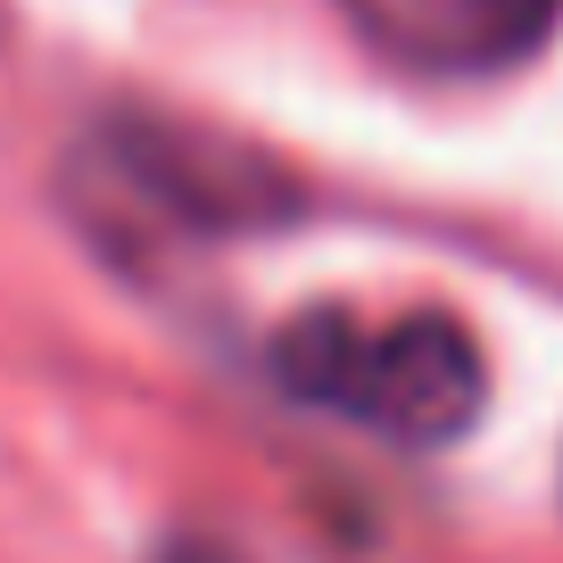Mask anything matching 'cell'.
I'll return each instance as SVG.
<instances>
[{
  "mask_svg": "<svg viewBox=\"0 0 563 563\" xmlns=\"http://www.w3.org/2000/svg\"><path fill=\"white\" fill-rule=\"evenodd\" d=\"M265 382L307 415H332L365 440L389 448H456L489 406V356L448 307H406V316H365V307L316 299L282 316L265 340Z\"/></svg>",
  "mask_w": 563,
  "mask_h": 563,
  "instance_id": "cell-2",
  "label": "cell"
},
{
  "mask_svg": "<svg viewBox=\"0 0 563 563\" xmlns=\"http://www.w3.org/2000/svg\"><path fill=\"white\" fill-rule=\"evenodd\" d=\"M67 208L108 249H224L307 216V183L249 133L117 108L67 150Z\"/></svg>",
  "mask_w": 563,
  "mask_h": 563,
  "instance_id": "cell-1",
  "label": "cell"
},
{
  "mask_svg": "<svg viewBox=\"0 0 563 563\" xmlns=\"http://www.w3.org/2000/svg\"><path fill=\"white\" fill-rule=\"evenodd\" d=\"M0 42H9V0H0Z\"/></svg>",
  "mask_w": 563,
  "mask_h": 563,
  "instance_id": "cell-5",
  "label": "cell"
},
{
  "mask_svg": "<svg viewBox=\"0 0 563 563\" xmlns=\"http://www.w3.org/2000/svg\"><path fill=\"white\" fill-rule=\"evenodd\" d=\"M382 67L422 84H489L555 42L563 0H332Z\"/></svg>",
  "mask_w": 563,
  "mask_h": 563,
  "instance_id": "cell-3",
  "label": "cell"
},
{
  "mask_svg": "<svg viewBox=\"0 0 563 563\" xmlns=\"http://www.w3.org/2000/svg\"><path fill=\"white\" fill-rule=\"evenodd\" d=\"M158 563H241V555H232V547H216V539H166Z\"/></svg>",
  "mask_w": 563,
  "mask_h": 563,
  "instance_id": "cell-4",
  "label": "cell"
}]
</instances>
